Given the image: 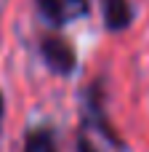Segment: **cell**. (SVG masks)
Listing matches in <instances>:
<instances>
[{
	"instance_id": "6da1fadb",
	"label": "cell",
	"mask_w": 149,
	"mask_h": 152,
	"mask_svg": "<svg viewBox=\"0 0 149 152\" xmlns=\"http://www.w3.org/2000/svg\"><path fill=\"white\" fill-rule=\"evenodd\" d=\"M40 51H43L45 64H48L53 72H59V75H69V72L75 69V64H77L75 48H72L64 37H56V35L45 37L43 45H40Z\"/></svg>"
},
{
	"instance_id": "7a4b0ae2",
	"label": "cell",
	"mask_w": 149,
	"mask_h": 152,
	"mask_svg": "<svg viewBox=\"0 0 149 152\" xmlns=\"http://www.w3.org/2000/svg\"><path fill=\"white\" fill-rule=\"evenodd\" d=\"M37 5H40L43 16L56 27L69 24L80 16H88V11H91L88 0H37Z\"/></svg>"
},
{
	"instance_id": "3957f363",
	"label": "cell",
	"mask_w": 149,
	"mask_h": 152,
	"mask_svg": "<svg viewBox=\"0 0 149 152\" xmlns=\"http://www.w3.org/2000/svg\"><path fill=\"white\" fill-rule=\"evenodd\" d=\"M101 8H104V21L112 32H120L133 21V8L128 0H101Z\"/></svg>"
},
{
	"instance_id": "277c9868",
	"label": "cell",
	"mask_w": 149,
	"mask_h": 152,
	"mask_svg": "<svg viewBox=\"0 0 149 152\" xmlns=\"http://www.w3.org/2000/svg\"><path fill=\"white\" fill-rule=\"evenodd\" d=\"M24 152H56V144L48 131H32L24 142Z\"/></svg>"
},
{
	"instance_id": "5b68a950",
	"label": "cell",
	"mask_w": 149,
	"mask_h": 152,
	"mask_svg": "<svg viewBox=\"0 0 149 152\" xmlns=\"http://www.w3.org/2000/svg\"><path fill=\"white\" fill-rule=\"evenodd\" d=\"M77 152H99V150H96V144L91 142V136L83 134V136L77 139Z\"/></svg>"
},
{
	"instance_id": "8992f818",
	"label": "cell",
	"mask_w": 149,
	"mask_h": 152,
	"mask_svg": "<svg viewBox=\"0 0 149 152\" xmlns=\"http://www.w3.org/2000/svg\"><path fill=\"white\" fill-rule=\"evenodd\" d=\"M0 120H3V94H0Z\"/></svg>"
}]
</instances>
